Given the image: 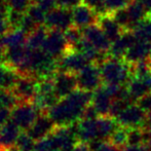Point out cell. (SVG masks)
I'll return each mask as SVG.
<instances>
[{
    "label": "cell",
    "instance_id": "16",
    "mask_svg": "<svg viewBox=\"0 0 151 151\" xmlns=\"http://www.w3.org/2000/svg\"><path fill=\"white\" fill-rule=\"evenodd\" d=\"M98 25L102 29V31L104 32L107 38L109 39V41L111 43H113L114 41L118 39L121 35L123 34V32L125 30L118 25V23L114 20V18L112 17L111 14H104L102 17H99L98 20Z\"/></svg>",
    "mask_w": 151,
    "mask_h": 151
},
{
    "label": "cell",
    "instance_id": "37",
    "mask_svg": "<svg viewBox=\"0 0 151 151\" xmlns=\"http://www.w3.org/2000/svg\"><path fill=\"white\" fill-rule=\"evenodd\" d=\"M32 3H33L32 0H7V5L9 9L22 12V14H26Z\"/></svg>",
    "mask_w": 151,
    "mask_h": 151
},
{
    "label": "cell",
    "instance_id": "28",
    "mask_svg": "<svg viewBox=\"0 0 151 151\" xmlns=\"http://www.w3.org/2000/svg\"><path fill=\"white\" fill-rule=\"evenodd\" d=\"M132 76L134 78L145 80L151 76V59L141 61L137 64L131 65Z\"/></svg>",
    "mask_w": 151,
    "mask_h": 151
},
{
    "label": "cell",
    "instance_id": "17",
    "mask_svg": "<svg viewBox=\"0 0 151 151\" xmlns=\"http://www.w3.org/2000/svg\"><path fill=\"white\" fill-rule=\"evenodd\" d=\"M151 56V43L138 40L127 52L124 60L129 65H134L141 61L147 60Z\"/></svg>",
    "mask_w": 151,
    "mask_h": 151
},
{
    "label": "cell",
    "instance_id": "44",
    "mask_svg": "<svg viewBox=\"0 0 151 151\" xmlns=\"http://www.w3.org/2000/svg\"><path fill=\"white\" fill-rule=\"evenodd\" d=\"M82 3V0H57V5L62 8L73 9Z\"/></svg>",
    "mask_w": 151,
    "mask_h": 151
},
{
    "label": "cell",
    "instance_id": "46",
    "mask_svg": "<svg viewBox=\"0 0 151 151\" xmlns=\"http://www.w3.org/2000/svg\"><path fill=\"white\" fill-rule=\"evenodd\" d=\"M121 151H150L146 145H139V146H129L127 145L123 147Z\"/></svg>",
    "mask_w": 151,
    "mask_h": 151
},
{
    "label": "cell",
    "instance_id": "5",
    "mask_svg": "<svg viewBox=\"0 0 151 151\" xmlns=\"http://www.w3.org/2000/svg\"><path fill=\"white\" fill-rule=\"evenodd\" d=\"M41 50L48 56L58 61L72 48L68 44L64 32L59 30H48L47 37Z\"/></svg>",
    "mask_w": 151,
    "mask_h": 151
},
{
    "label": "cell",
    "instance_id": "10",
    "mask_svg": "<svg viewBox=\"0 0 151 151\" xmlns=\"http://www.w3.org/2000/svg\"><path fill=\"white\" fill-rule=\"evenodd\" d=\"M54 86L55 93L59 97V99L61 100L68 97L76 90H78L76 74L59 71L54 77Z\"/></svg>",
    "mask_w": 151,
    "mask_h": 151
},
{
    "label": "cell",
    "instance_id": "2",
    "mask_svg": "<svg viewBox=\"0 0 151 151\" xmlns=\"http://www.w3.org/2000/svg\"><path fill=\"white\" fill-rule=\"evenodd\" d=\"M100 72L103 83L110 86H127L133 78L131 65L111 57L100 66Z\"/></svg>",
    "mask_w": 151,
    "mask_h": 151
},
{
    "label": "cell",
    "instance_id": "21",
    "mask_svg": "<svg viewBox=\"0 0 151 151\" xmlns=\"http://www.w3.org/2000/svg\"><path fill=\"white\" fill-rule=\"evenodd\" d=\"M98 123V135L99 139L107 142L111 135L119 127L117 121L110 116H102L97 120Z\"/></svg>",
    "mask_w": 151,
    "mask_h": 151
},
{
    "label": "cell",
    "instance_id": "24",
    "mask_svg": "<svg viewBox=\"0 0 151 151\" xmlns=\"http://www.w3.org/2000/svg\"><path fill=\"white\" fill-rule=\"evenodd\" d=\"M27 35L21 29L9 30L5 35L0 38V43L5 48L26 45Z\"/></svg>",
    "mask_w": 151,
    "mask_h": 151
},
{
    "label": "cell",
    "instance_id": "34",
    "mask_svg": "<svg viewBox=\"0 0 151 151\" xmlns=\"http://www.w3.org/2000/svg\"><path fill=\"white\" fill-rule=\"evenodd\" d=\"M105 1L106 0H82V3L91 8L98 17H102L108 14L105 6Z\"/></svg>",
    "mask_w": 151,
    "mask_h": 151
},
{
    "label": "cell",
    "instance_id": "32",
    "mask_svg": "<svg viewBox=\"0 0 151 151\" xmlns=\"http://www.w3.org/2000/svg\"><path fill=\"white\" fill-rule=\"evenodd\" d=\"M36 142L26 133L22 132L16 143V147L19 151H34Z\"/></svg>",
    "mask_w": 151,
    "mask_h": 151
},
{
    "label": "cell",
    "instance_id": "55",
    "mask_svg": "<svg viewBox=\"0 0 151 151\" xmlns=\"http://www.w3.org/2000/svg\"><path fill=\"white\" fill-rule=\"evenodd\" d=\"M2 146V143H1V139H0V147Z\"/></svg>",
    "mask_w": 151,
    "mask_h": 151
},
{
    "label": "cell",
    "instance_id": "12",
    "mask_svg": "<svg viewBox=\"0 0 151 151\" xmlns=\"http://www.w3.org/2000/svg\"><path fill=\"white\" fill-rule=\"evenodd\" d=\"M83 37L100 52L108 54L111 47V42L104 34L99 25H93V26L86 27L82 29Z\"/></svg>",
    "mask_w": 151,
    "mask_h": 151
},
{
    "label": "cell",
    "instance_id": "19",
    "mask_svg": "<svg viewBox=\"0 0 151 151\" xmlns=\"http://www.w3.org/2000/svg\"><path fill=\"white\" fill-rule=\"evenodd\" d=\"M27 52H28V47L26 45L5 48L4 64L9 66L12 69L17 70L26 59Z\"/></svg>",
    "mask_w": 151,
    "mask_h": 151
},
{
    "label": "cell",
    "instance_id": "3",
    "mask_svg": "<svg viewBox=\"0 0 151 151\" xmlns=\"http://www.w3.org/2000/svg\"><path fill=\"white\" fill-rule=\"evenodd\" d=\"M41 114L34 103H19L12 110V120L22 132L28 131Z\"/></svg>",
    "mask_w": 151,
    "mask_h": 151
},
{
    "label": "cell",
    "instance_id": "30",
    "mask_svg": "<svg viewBox=\"0 0 151 151\" xmlns=\"http://www.w3.org/2000/svg\"><path fill=\"white\" fill-rule=\"evenodd\" d=\"M127 134H129V129L119 127L112 134L107 142L119 149H122L127 145Z\"/></svg>",
    "mask_w": 151,
    "mask_h": 151
},
{
    "label": "cell",
    "instance_id": "26",
    "mask_svg": "<svg viewBox=\"0 0 151 151\" xmlns=\"http://www.w3.org/2000/svg\"><path fill=\"white\" fill-rule=\"evenodd\" d=\"M48 29L44 25L39 26L34 32L27 36L26 46L30 50H41L46 37H47Z\"/></svg>",
    "mask_w": 151,
    "mask_h": 151
},
{
    "label": "cell",
    "instance_id": "23",
    "mask_svg": "<svg viewBox=\"0 0 151 151\" xmlns=\"http://www.w3.org/2000/svg\"><path fill=\"white\" fill-rule=\"evenodd\" d=\"M20 75L14 69L5 64H0V88L12 91Z\"/></svg>",
    "mask_w": 151,
    "mask_h": 151
},
{
    "label": "cell",
    "instance_id": "36",
    "mask_svg": "<svg viewBox=\"0 0 151 151\" xmlns=\"http://www.w3.org/2000/svg\"><path fill=\"white\" fill-rule=\"evenodd\" d=\"M25 14H22V12L9 9V12L7 14V22L8 25H9L10 30L21 28V25H22V22L24 20Z\"/></svg>",
    "mask_w": 151,
    "mask_h": 151
},
{
    "label": "cell",
    "instance_id": "29",
    "mask_svg": "<svg viewBox=\"0 0 151 151\" xmlns=\"http://www.w3.org/2000/svg\"><path fill=\"white\" fill-rule=\"evenodd\" d=\"M146 141H147V129H129L127 145H146Z\"/></svg>",
    "mask_w": 151,
    "mask_h": 151
},
{
    "label": "cell",
    "instance_id": "38",
    "mask_svg": "<svg viewBox=\"0 0 151 151\" xmlns=\"http://www.w3.org/2000/svg\"><path fill=\"white\" fill-rule=\"evenodd\" d=\"M8 12H9V7L7 4L0 5V38L10 30L7 22Z\"/></svg>",
    "mask_w": 151,
    "mask_h": 151
},
{
    "label": "cell",
    "instance_id": "48",
    "mask_svg": "<svg viewBox=\"0 0 151 151\" xmlns=\"http://www.w3.org/2000/svg\"><path fill=\"white\" fill-rule=\"evenodd\" d=\"M97 151H121V149L111 145V144L108 143V142H106V143H104Z\"/></svg>",
    "mask_w": 151,
    "mask_h": 151
},
{
    "label": "cell",
    "instance_id": "31",
    "mask_svg": "<svg viewBox=\"0 0 151 151\" xmlns=\"http://www.w3.org/2000/svg\"><path fill=\"white\" fill-rule=\"evenodd\" d=\"M26 14L29 18H31L38 26H42L45 23L46 12L43 9H41L36 3H32V5L27 10Z\"/></svg>",
    "mask_w": 151,
    "mask_h": 151
},
{
    "label": "cell",
    "instance_id": "14",
    "mask_svg": "<svg viewBox=\"0 0 151 151\" xmlns=\"http://www.w3.org/2000/svg\"><path fill=\"white\" fill-rule=\"evenodd\" d=\"M72 16H73V25L81 30L86 27L97 25L99 20V17L96 14V12L83 3L79 4L72 9Z\"/></svg>",
    "mask_w": 151,
    "mask_h": 151
},
{
    "label": "cell",
    "instance_id": "22",
    "mask_svg": "<svg viewBox=\"0 0 151 151\" xmlns=\"http://www.w3.org/2000/svg\"><path fill=\"white\" fill-rule=\"evenodd\" d=\"M127 10L129 17V21H131V29H129L131 31L148 16V12L144 4L139 0H133L132 3L127 7Z\"/></svg>",
    "mask_w": 151,
    "mask_h": 151
},
{
    "label": "cell",
    "instance_id": "1",
    "mask_svg": "<svg viewBox=\"0 0 151 151\" xmlns=\"http://www.w3.org/2000/svg\"><path fill=\"white\" fill-rule=\"evenodd\" d=\"M93 93L76 90L68 97L63 98L47 112L57 127H69L82 118L83 111L91 104Z\"/></svg>",
    "mask_w": 151,
    "mask_h": 151
},
{
    "label": "cell",
    "instance_id": "35",
    "mask_svg": "<svg viewBox=\"0 0 151 151\" xmlns=\"http://www.w3.org/2000/svg\"><path fill=\"white\" fill-rule=\"evenodd\" d=\"M133 0H106L105 6L108 14H113L119 9L127 8Z\"/></svg>",
    "mask_w": 151,
    "mask_h": 151
},
{
    "label": "cell",
    "instance_id": "42",
    "mask_svg": "<svg viewBox=\"0 0 151 151\" xmlns=\"http://www.w3.org/2000/svg\"><path fill=\"white\" fill-rule=\"evenodd\" d=\"M136 104H137L143 111H145L146 113L150 112L151 111V93H147V95L144 96L143 98L138 100Z\"/></svg>",
    "mask_w": 151,
    "mask_h": 151
},
{
    "label": "cell",
    "instance_id": "4",
    "mask_svg": "<svg viewBox=\"0 0 151 151\" xmlns=\"http://www.w3.org/2000/svg\"><path fill=\"white\" fill-rule=\"evenodd\" d=\"M118 125L125 129H147V113L137 104L127 107L116 118Z\"/></svg>",
    "mask_w": 151,
    "mask_h": 151
},
{
    "label": "cell",
    "instance_id": "25",
    "mask_svg": "<svg viewBox=\"0 0 151 151\" xmlns=\"http://www.w3.org/2000/svg\"><path fill=\"white\" fill-rule=\"evenodd\" d=\"M127 90H129V96H131L132 100L135 103H137L138 100L143 98L144 96L151 93L145 80L138 79V78L133 77L129 80V83L127 84Z\"/></svg>",
    "mask_w": 151,
    "mask_h": 151
},
{
    "label": "cell",
    "instance_id": "54",
    "mask_svg": "<svg viewBox=\"0 0 151 151\" xmlns=\"http://www.w3.org/2000/svg\"><path fill=\"white\" fill-rule=\"evenodd\" d=\"M37 1H38V0H32V2H33V3H36Z\"/></svg>",
    "mask_w": 151,
    "mask_h": 151
},
{
    "label": "cell",
    "instance_id": "9",
    "mask_svg": "<svg viewBox=\"0 0 151 151\" xmlns=\"http://www.w3.org/2000/svg\"><path fill=\"white\" fill-rule=\"evenodd\" d=\"M88 64L90 63L83 55L74 50H70L60 60H58V68L59 71L78 74Z\"/></svg>",
    "mask_w": 151,
    "mask_h": 151
},
{
    "label": "cell",
    "instance_id": "52",
    "mask_svg": "<svg viewBox=\"0 0 151 151\" xmlns=\"http://www.w3.org/2000/svg\"><path fill=\"white\" fill-rule=\"evenodd\" d=\"M147 124L148 127H151V111L147 113Z\"/></svg>",
    "mask_w": 151,
    "mask_h": 151
},
{
    "label": "cell",
    "instance_id": "8",
    "mask_svg": "<svg viewBox=\"0 0 151 151\" xmlns=\"http://www.w3.org/2000/svg\"><path fill=\"white\" fill-rule=\"evenodd\" d=\"M38 80L30 76H20L12 88L19 103H33L37 93Z\"/></svg>",
    "mask_w": 151,
    "mask_h": 151
},
{
    "label": "cell",
    "instance_id": "13",
    "mask_svg": "<svg viewBox=\"0 0 151 151\" xmlns=\"http://www.w3.org/2000/svg\"><path fill=\"white\" fill-rule=\"evenodd\" d=\"M138 41L133 31L125 30L123 34L116 41L111 43V47L109 50V57L118 60H123L127 52Z\"/></svg>",
    "mask_w": 151,
    "mask_h": 151
},
{
    "label": "cell",
    "instance_id": "50",
    "mask_svg": "<svg viewBox=\"0 0 151 151\" xmlns=\"http://www.w3.org/2000/svg\"><path fill=\"white\" fill-rule=\"evenodd\" d=\"M4 57H5V47L0 43V64L4 63Z\"/></svg>",
    "mask_w": 151,
    "mask_h": 151
},
{
    "label": "cell",
    "instance_id": "40",
    "mask_svg": "<svg viewBox=\"0 0 151 151\" xmlns=\"http://www.w3.org/2000/svg\"><path fill=\"white\" fill-rule=\"evenodd\" d=\"M38 25L36 24L35 22H34L33 20H32L31 18H29L27 14H25L24 17V20H23L22 22V25H21V30L24 32L25 34H26L27 36L29 35V34H31L32 32H34L36 30V29L38 28Z\"/></svg>",
    "mask_w": 151,
    "mask_h": 151
},
{
    "label": "cell",
    "instance_id": "6",
    "mask_svg": "<svg viewBox=\"0 0 151 151\" xmlns=\"http://www.w3.org/2000/svg\"><path fill=\"white\" fill-rule=\"evenodd\" d=\"M76 77L78 90L93 93L103 86L100 67L95 64H88L84 69L76 74Z\"/></svg>",
    "mask_w": 151,
    "mask_h": 151
},
{
    "label": "cell",
    "instance_id": "18",
    "mask_svg": "<svg viewBox=\"0 0 151 151\" xmlns=\"http://www.w3.org/2000/svg\"><path fill=\"white\" fill-rule=\"evenodd\" d=\"M97 120L80 119L77 122V139L78 142L88 144L91 141L99 138Z\"/></svg>",
    "mask_w": 151,
    "mask_h": 151
},
{
    "label": "cell",
    "instance_id": "43",
    "mask_svg": "<svg viewBox=\"0 0 151 151\" xmlns=\"http://www.w3.org/2000/svg\"><path fill=\"white\" fill-rule=\"evenodd\" d=\"M100 116L98 114L97 110L95 109L93 105H88V107L84 109L83 114H82V118L81 119H86V120H96L98 119Z\"/></svg>",
    "mask_w": 151,
    "mask_h": 151
},
{
    "label": "cell",
    "instance_id": "33",
    "mask_svg": "<svg viewBox=\"0 0 151 151\" xmlns=\"http://www.w3.org/2000/svg\"><path fill=\"white\" fill-rule=\"evenodd\" d=\"M65 34L66 40H67L68 44L70 45V47L73 48L74 46H76L83 38V34H82V30L75 26H72L71 28H69L67 31L64 32Z\"/></svg>",
    "mask_w": 151,
    "mask_h": 151
},
{
    "label": "cell",
    "instance_id": "15",
    "mask_svg": "<svg viewBox=\"0 0 151 151\" xmlns=\"http://www.w3.org/2000/svg\"><path fill=\"white\" fill-rule=\"evenodd\" d=\"M113 101L114 100L109 95V93L106 90L104 84L93 93L91 105L97 110L100 117H102V116H109V112L110 109H111Z\"/></svg>",
    "mask_w": 151,
    "mask_h": 151
},
{
    "label": "cell",
    "instance_id": "39",
    "mask_svg": "<svg viewBox=\"0 0 151 151\" xmlns=\"http://www.w3.org/2000/svg\"><path fill=\"white\" fill-rule=\"evenodd\" d=\"M34 151H60V150L57 149L54 142L52 141L50 137L48 136L45 139L41 140L39 142H36Z\"/></svg>",
    "mask_w": 151,
    "mask_h": 151
},
{
    "label": "cell",
    "instance_id": "56",
    "mask_svg": "<svg viewBox=\"0 0 151 151\" xmlns=\"http://www.w3.org/2000/svg\"><path fill=\"white\" fill-rule=\"evenodd\" d=\"M150 59H151V56H150Z\"/></svg>",
    "mask_w": 151,
    "mask_h": 151
},
{
    "label": "cell",
    "instance_id": "41",
    "mask_svg": "<svg viewBox=\"0 0 151 151\" xmlns=\"http://www.w3.org/2000/svg\"><path fill=\"white\" fill-rule=\"evenodd\" d=\"M36 4H37L41 9H43L46 14L52 12V10L55 9L56 7H58V5H57V0H38V1L36 2Z\"/></svg>",
    "mask_w": 151,
    "mask_h": 151
},
{
    "label": "cell",
    "instance_id": "7",
    "mask_svg": "<svg viewBox=\"0 0 151 151\" xmlns=\"http://www.w3.org/2000/svg\"><path fill=\"white\" fill-rule=\"evenodd\" d=\"M44 26L48 30H59L62 32L67 31L73 25V16L72 9L56 7L52 12L46 14Z\"/></svg>",
    "mask_w": 151,
    "mask_h": 151
},
{
    "label": "cell",
    "instance_id": "53",
    "mask_svg": "<svg viewBox=\"0 0 151 151\" xmlns=\"http://www.w3.org/2000/svg\"><path fill=\"white\" fill-rule=\"evenodd\" d=\"M0 151H8V148H6V147H3V146H1V147H0Z\"/></svg>",
    "mask_w": 151,
    "mask_h": 151
},
{
    "label": "cell",
    "instance_id": "11",
    "mask_svg": "<svg viewBox=\"0 0 151 151\" xmlns=\"http://www.w3.org/2000/svg\"><path fill=\"white\" fill-rule=\"evenodd\" d=\"M56 127V124L50 119L47 113H41L35 120V122L31 125L30 129L26 131V133L35 142H39L52 135Z\"/></svg>",
    "mask_w": 151,
    "mask_h": 151
},
{
    "label": "cell",
    "instance_id": "20",
    "mask_svg": "<svg viewBox=\"0 0 151 151\" xmlns=\"http://www.w3.org/2000/svg\"><path fill=\"white\" fill-rule=\"evenodd\" d=\"M22 131L17 124H14L12 120L4 125L3 129L0 131V139L3 147L10 148L16 145L19 137Z\"/></svg>",
    "mask_w": 151,
    "mask_h": 151
},
{
    "label": "cell",
    "instance_id": "49",
    "mask_svg": "<svg viewBox=\"0 0 151 151\" xmlns=\"http://www.w3.org/2000/svg\"><path fill=\"white\" fill-rule=\"evenodd\" d=\"M146 146L151 151V127H147V141H146Z\"/></svg>",
    "mask_w": 151,
    "mask_h": 151
},
{
    "label": "cell",
    "instance_id": "47",
    "mask_svg": "<svg viewBox=\"0 0 151 151\" xmlns=\"http://www.w3.org/2000/svg\"><path fill=\"white\" fill-rule=\"evenodd\" d=\"M73 151H91V149H90L88 144L83 143V142H77V143L74 145Z\"/></svg>",
    "mask_w": 151,
    "mask_h": 151
},
{
    "label": "cell",
    "instance_id": "27",
    "mask_svg": "<svg viewBox=\"0 0 151 151\" xmlns=\"http://www.w3.org/2000/svg\"><path fill=\"white\" fill-rule=\"evenodd\" d=\"M132 31L134 32L139 41L151 43V14H148V16L143 21H141Z\"/></svg>",
    "mask_w": 151,
    "mask_h": 151
},
{
    "label": "cell",
    "instance_id": "45",
    "mask_svg": "<svg viewBox=\"0 0 151 151\" xmlns=\"http://www.w3.org/2000/svg\"><path fill=\"white\" fill-rule=\"evenodd\" d=\"M12 119V110L6 108H0V131L4 127V125L9 122Z\"/></svg>",
    "mask_w": 151,
    "mask_h": 151
},
{
    "label": "cell",
    "instance_id": "51",
    "mask_svg": "<svg viewBox=\"0 0 151 151\" xmlns=\"http://www.w3.org/2000/svg\"><path fill=\"white\" fill-rule=\"evenodd\" d=\"M142 3L144 4L148 14H151V0H142Z\"/></svg>",
    "mask_w": 151,
    "mask_h": 151
}]
</instances>
